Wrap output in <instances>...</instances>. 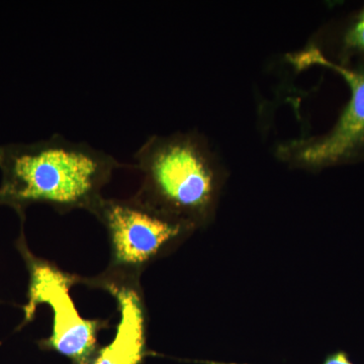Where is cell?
Returning a JSON list of instances; mask_svg holds the SVG:
<instances>
[{"label":"cell","instance_id":"1","mask_svg":"<svg viewBox=\"0 0 364 364\" xmlns=\"http://www.w3.org/2000/svg\"><path fill=\"white\" fill-rule=\"evenodd\" d=\"M123 167L104 151L60 134L39 142L0 146V205L14 208L21 217L33 203H47L61 214L85 210L92 215L104 198L102 188Z\"/></svg>","mask_w":364,"mask_h":364},{"label":"cell","instance_id":"2","mask_svg":"<svg viewBox=\"0 0 364 364\" xmlns=\"http://www.w3.org/2000/svg\"><path fill=\"white\" fill-rule=\"evenodd\" d=\"M134 158V168L142 173L136 198L195 229L210 222L226 168L203 134L150 136Z\"/></svg>","mask_w":364,"mask_h":364},{"label":"cell","instance_id":"3","mask_svg":"<svg viewBox=\"0 0 364 364\" xmlns=\"http://www.w3.org/2000/svg\"><path fill=\"white\" fill-rule=\"evenodd\" d=\"M92 215L104 225L111 247L107 269L100 277L81 282L92 287L139 284L141 273L148 265L196 230L135 196L124 200L104 198Z\"/></svg>","mask_w":364,"mask_h":364},{"label":"cell","instance_id":"4","mask_svg":"<svg viewBox=\"0 0 364 364\" xmlns=\"http://www.w3.org/2000/svg\"><path fill=\"white\" fill-rule=\"evenodd\" d=\"M287 59L299 70L318 66L336 72L348 85L350 98L331 130L282 143L277 157L289 166L313 171L364 159V65L335 63L317 46L289 54Z\"/></svg>","mask_w":364,"mask_h":364},{"label":"cell","instance_id":"5","mask_svg":"<svg viewBox=\"0 0 364 364\" xmlns=\"http://www.w3.org/2000/svg\"><path fill=\"white\" fill-rule=\"evenodd\" d=\"M18 248L30 275L23 324L33 320L38 306L46 304L53 314L52 331L48 338L41 340V348L57 352L73 364L90 363L100 348L98 333L107 329L109 321L85 318L78 312L70 291L82 279L63 272L50 261L36 257L28 250L25 239L18 240Z\"/></svg>","mask_w":364,"mask_h":364},{"label":"cell","instance_id":"6","mask_svg":"<svg viewBox=\"0 0 364 364\" xmlns=\"http://www.w3.org/2000/svg\"><path fill=\"white\" fill-rule=\"evenodd\" d=\"M105 289L116 299L119 313L116 336L111 343L100 347L88 364H141L147 353V318L140 284H104Z\"/></svg>","mask_w":364,"mask_h":364},{"label":"cell","instance_id":"7","mask_svg":"<svg viewBox=\"0 0 364 364\" xmlns=\"http://www.w3.org/2000/svg\"><path fill=\"white\" fill-rule=\"evenodd\" d=\"M340 53L342 61L338 64H348L356 59L358 64L352 65H364V6L345 26L340 38Z\"/></svg>","mask_w":364,"mask_h":364},{"label":"cell","instance_id":"8","mask_svg":"<svg viewBox=\"0 0 364 364\" xmlns=\"http://www.w3.org/2000/svg\"><path fill=\"white\" fill-rule=\"evenodd\" d=\"M322 364H354L346 352L340 350L330 354Z\"/></svg>","mask_w":364,"mask_h":364}]
</instances>
